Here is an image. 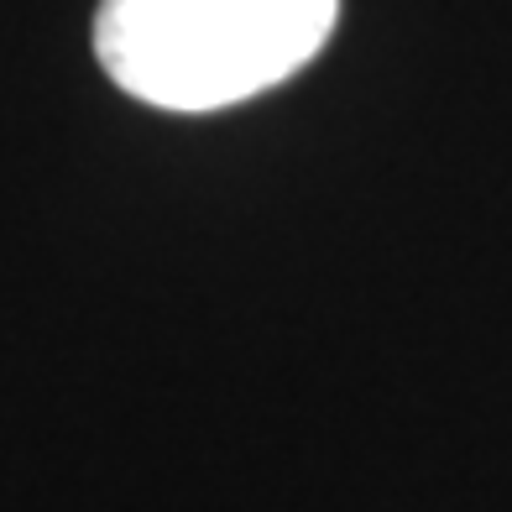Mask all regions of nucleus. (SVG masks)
<instances>
[{"instance_id": "1", "label": "nucleus", "mask_w": 512, "mask_h": 512, "mask_svg": "<svg viewBox=\"0 0 512 512\" xmlns=\"http://www.w3.org/2000/svg\"><path fill=\"white\" fill-rule=\"evenodd\" d=\"M340 0H105L95 53L157 110H225L293 79L335 32Z\"/></svg>"}]
</instances>
